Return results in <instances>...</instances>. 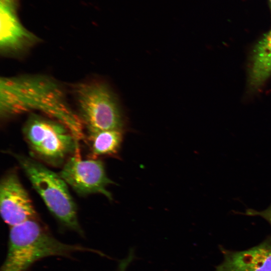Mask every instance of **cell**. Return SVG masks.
Returning a JSON list of instances; mask_svg holds the SVG:
<instances>
[{"label":"cell","mask_w":271,"mask_h":271,"mask_svg":"<svg viewBox=\"0 0 271 271\" xmlns=\"http://www.w3.org/2000/svg\"><path fill=\"white\" fill-rule=\"evenodd\" d=\"M39 111L65 125L77 141L84 138V126L67 100L60 83L42 74H23L0 79V116L7 120Z\"/></svg>","instance_id":"1"},{"label":"cell","mask_w":271,"mask_h":271,"mask_svg":"<svg viewBox=\"0 0 271 271\" xmlns=\"http://www.w3.org/2000/svg\"><path fill=\"white\" fill-rule=\"evenodd\" d=\"M78 252L105 256L90 247L64 243L51 235L37 219H31L11 227L7 252L0 271H25L43 258L69 257Z\"/></svg>","instance_id":"2"},{"label":"cell","mask_w":271,"mask_h":271,"mask_svg":"<svg viewBox=\"0 0 271 271\" xmlns=\"http://www.w3.org/2000/svg\"><path fill=\"white\" fill-rule=\"evenodd\" d=\"M23 169L33 187L46 205L64 226L82 235L77 208L68 185L59 174L47 168L36 159L11 153Z\"/></svg>","instance_id":"3"},{"label":"cell","mask_w":271,"mask_h":271,"mask_svg":"<svg viewBox=\"0 0 271 271\" xmlns=\"http://www.w3.org/2000/svg\"><path fill=\"white\" fill-rule=\"evenodd\" d=\"M77 112L87 133L124 130L123 115L115 94L101 81L76 83L72 86Z\"/></svg>","instance_id":"4"},{"label":"cell","mask_w":271,"mask_h":271,"mask_svg":"<svg viewBox=\"0 0 271 271\" xmlns=\"http://www.w3.org/2000/svg\"><path fill=\"white\" fill-rule=\"evenodd\" d=\"M22 131L32 154L39 161L58 167L79 154V142L71 131L49 117L30 113Z\"/></svg>","instance_id":"5"},{"label":"cell","mask_w":271,"mask_h":271,"mask_svg":"<svg viewBox=\"0 0 271 271\" xmlns=\"http://www.w3.org/2000/svg\"><path fill=\"white\" fill-rule=\"evenodd\" d=\"M59 174L78 194H103L112 200L106 187L115 184L107 176L103 162L98 159L82 160L79 154L71 156Z\"/></svg>","instance_id":"6"},{"label":"cell","mask_w":271,"mask_h":271,"mask_svg":"<svg viewBox=\"0 0 271 271\" xmlns=\"http://www.w3.org/2000/svg\"><path fill=\"white\" fill-rule=\"evenodd\" d=\"M20 6V0H0V53L5 57L20 56L41 41L22 25Z\"/></svg>","instance_id":"7"},{"label":"cell","mask_w":271,"mask_h":271,"mask_svg":"<svg viewBox=\"0 0 271 271\" xmlns=\"http://www.w3.org/2000/svg\"><path fill=\"white\" fill-rule=\"evenodd\" d=\"M0 213L4 221L10 227L37 218L29 195L15 171H9L1 179Z\"/></svg>","instance_id":"8"},{"label":"cell","mask_w":271,"mask_h":271,"mask_svg":"<svg viewBox=\"0 0 271 271\" xmlns=\"http://www.w3.org/2000/svg\"><path fill=\"white\" fill-rule=\"evenodd\" d=\"M221 249L224 259L214 271H271V237L246 250Z\"/></svg>","instance_id":"9"},{"label":"cell","mask_w":271,"mask_h":271,"mask_svg":"<svg viewBox=\"0 0 271 271\" xmlns=\"http://www.w3.org/2000/svg\"><path fill=\"white\" fill-rule=\"evenodd\" d=\"M271 76V30L256 43L251 55L248 83L253 90Z\"/></svg>","instance_id":"10"},{"label":"cell","mask_w":271,"mask_h":271,"mask_svg":"<svg viewBox=\"0 0 271 271\" xmlns=\"http://www.w3.org/2000/svg\"><path fill=\"white\" fill-rule=\"evenodd\" d=\"M123 130L110 129L88 133L91 152L95 158L117 156L122 143Z\"/></svg>","instance_id":"11"},{"label":"cell","mask_w":271,"mask_h":271,"mask_svg":"<svg viewBox=\"0 0 271 271\" xmlns=\"http://www.w3.org/2000/svg\"><path fill=\"white\" fill-rule=\"evenodd\" d=\"M245 214L248 216H258L266 220L271 225V204L266 209L259 211L252 209L246 210Z\"/></svg>","instance_id":"12"},{"label":"cell","mask_w":271,"mask_h":271,"mask_svg":"<svg viewBox=\"0 0 271 271\" xmlns=\"http://www.w3.org/2000/svg\"><path fill=\"white\" fill-rule=\"evenodd\" d=\"M134 257V252L131 250L129 251L127 256L120 260L115 271H126Z\"/></svg>","instance_id":"13"},{"label":"cell","mask_w":271,"mask_h":271,"mask_svg":"<svg viewBox=\"0 0 271 271\" xmlns=\"http://www.w3.org/2000/svg\"><path fill=\"white\" fill-rule=\"evenodd\" d=\"M270 2V9H271V0H269Z\"/></svg>","instance_id":"14"}]
</instances>
